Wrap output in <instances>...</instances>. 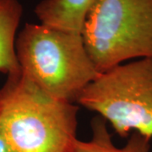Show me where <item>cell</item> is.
<instances>
[{
    "label": "cell",
    "instance_id": "obj_7",
    "mask_svg": "<svg viewBox=\"0 0 152 152\" xmlns=\"http://www.w3.org/2000/svg\"><path fill=\"white\" fill-rule=\"evenodd\" d=\"M91 139L82 141L77 139L70 152H150L151 140L146 137L134 132L124 146L118 148L113 142L107 122L100 116L93 118L91 122Z\"/></svg>",
    "mask_w": 152,
    "mask_h": 152
},
{
    "label": "cell",
    "instance_id": "obj_4",
    "mask_svg": "<svg viewBox=\"0 0 152 152\" xmlns=\"http://www.w3.org/2000/svg\"><path fill=\"white\" fill-rule=\"evenodd\" d=\"M76 102L96 112L121 138L136 132L152 139V58L127 62L100 73Z\"/></svg>",
    "mask_w": 152,
    "mask_h": 152
},
{
    "label": "cell",
    "instance_id": "obj_1",
    "mask_svg": "<svg viewBox=\"0 0 152 152\" xmlns=\"http://www.w3.org/2000/svg\"><path fill=\"white\" fill-rule=\"evenodd\" d=\"M79 107L52 97L21 72L0 89V132L10 152H70Z\"/></svg>",
    "mask_w": 152,
    "mask_h": 152
},
{
    "label": "cell",
    "instance_id": "obj_5",
    "mask_svg": "<svg viewBox=\"0 0 152 152\" xmlns=\"http://www.w3.org/2000/svg\"><path fill=\"white\" fill-rule=\"evenodd\" d=\"M98 0H42L35 8L40 24L60 31L82 34L93 6Z\"/></svg>",
    "mask_w": 152,
    "mask_h": 152
},
{
    "label": "cell",
    "instance_id": "obj_3",
    "mask_svg": "<svg viewBox=\"0 0 152 152\" xmlns=\"http://www.w3.org/2000/svg\"><path fill=\"white\" fill-rule=\"evenodd\" d=\"M81 35L99 73L152 58V0H98Z\"/></svg>",
    "mask_w": 152,
    "mask_h": 152
},
{
    "label": "cell",
    "instance_id": "obj_6",
    "mask_svg": "<svg viewBox=\"0 0 152 152\" xmlns=\"http://www.w3.org/2000/svg\"><path fill=\"white\" fill-rule=\"evenodd\" d=\"M22 15L23 6L19 0H0V72L7 76L20 72L15 41Z\"/></svg>",
    "mask_w": 152,
    "mask_h": 152
},
{
    "label": "cell",
    "instance_id": "obj_8",
    "mask_svg": "<svg viewBox=\"0 0 152 152\" xmlns=\"http://www.w3.org/2000/svg\"><path fill=\"white\" fill-rule=\"evenodd\" d=\"M0 152H10L4 139L2 136L1 132H0Z\"/></svg>",
    "mask_w": 152,
    "mask_h": 152
},
{
    "label": "cell",
    "instance_id": "obj_2",
    "mask_svg": "<svg viewBox=\"0 0 152 152\" xmlns=\"http://www.w3.org/2000/svg\"><path fill=\"white\" fill-rule=\"evenodd\" d=\"M15 52L22 74L60 101L76 102L100 74L79 33L26 23L17 34Z\"/></svg>",
    "mask_w": 152,
    "mask_h": 152
}]
</instances>
